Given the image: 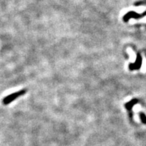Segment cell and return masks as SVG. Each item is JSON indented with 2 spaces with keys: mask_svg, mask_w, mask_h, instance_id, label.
Wrapping results in <instances>:
<instances>
[{
  "mask_svg": "<svg viewBox=\"0 0 146 146\" xmlns=\"http://www.w3.org/2000/svg\"><path fill=\"white\" fill-rule=\"evenodd\" d=\"M139 116H140V118L141 120H142V123H144V124H146V116L143 113V112H140L139 113Z\"/></svg>",
  "mask_w": 146,
  "mask_h": 146,
  "instance_id": "5b68a950",
  "label": "cell"
},
{
  "mask_svg": "<svg viewBox=\"0 0 146 146\" xmlns=\"http://www.w3.org/2000/svg\"><path fill=\"white\" fill-rule=\"evenodd\" d=\"M141 17H142V14H137V13L135 11H130L128 12V13L123 16V20H124V22H128L129 20L131 19V18H134V19H139V18Z\"/></svg>",
  "mask_w": 146,
  "mask_h": 146,
  "instance_id": "3957f363",
  "label": "cell"
},
{
  "mask_svg": "<svg viewBox=\"0 0 146 146\" xmlns=\"http://www.w3.org/2000/svg\"><path fill=\"white\" fill-rule=\"evenodd\" d=\"M142 56L138 54L137 55V57H136V62L134 63H130L129 64V69L130 70L133 71V70H135V69H140L141 66H142Z\"/></svg>",
  "mask_w": 146,
  "mask_h": 146,
  "instance_id": "7a4b0ae2",
  "label": "cell"
},
{
  "mask_svg": "<svg viewBox=\"0 0 146 146\" xmlns=\"http://www.w3.org/2000/svg\"><path fill=\"white\" fill-rule=\"evenodd\" d=\"M137 103H138V99H132V100H130L129 102H128L125 104V107H126L127 110H130L133 108V107H134V105H136Z\"/></svg>",
  "mask_w": 146,
  "mask_h": 146,
  "instance_id": "277c9868",
  "label": "cell"
},
{
  "mask_svg": "<svg viewBox=\"0 0 146 146\" xmlns=\"http://www.w3.org/2000/svg\"><path fill=\"white\" fill-rule=\"evenodd\" d=\"M26 89H22V90H20L18 91V92H16V93H12L11 95H7L6 97H5L4 99H3V100H2V103H3V105H9L11 101L16 100L18 97L21 96V95H23L24 94H26Z\"/></svg>",
  "mask_w": 146,
  "mask_h": 146,
  "instance_id": "6da1fadb",
  "label": "cell"
},
{
  "mask_svg": "<svg viewBox=\"0 0 146 146\" xmlns=\"http://www.w3.org/2000/svg\"><path fill=\"white\" fill-rule=\"evenodd\" d=\"M142 17H143V16H146V11L143 12V13L142 14Z\"/></svg>",
  "mask_w": 146,
  "mask_h": 146,
  "instance_id": "8992f818",
  "label": "cell"
}]
</instances>
